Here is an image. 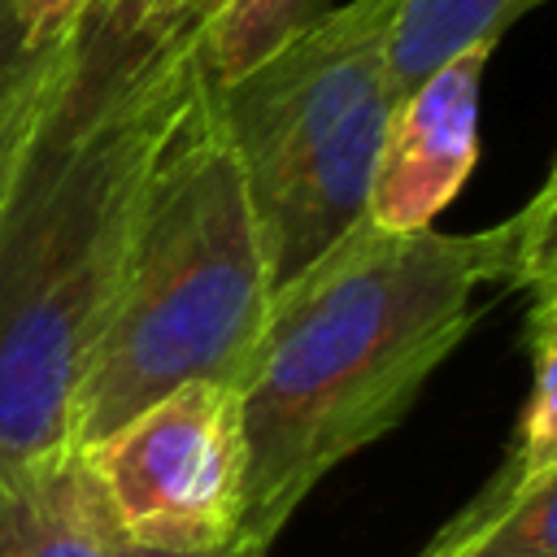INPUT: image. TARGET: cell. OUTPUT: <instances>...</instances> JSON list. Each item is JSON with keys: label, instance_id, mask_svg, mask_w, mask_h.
Returning <instances> with one entry per match:
<instances>
[{"label": "cell", "instance_id": "obj_10", "mask_svg": "<svg viewBox=\"0 0 557 557\" xmlns=\"http://www.w3.org/2000/svg\"><path fill=\"white\" fill-rule=\"evenodd\" d=\"M331 9V0H222L200 30V57L213 87L235 83L283 39L305 30Z\"/></svg>", "mask_w": 557, "mask_h": 557}, {"label": "cell", "instance_id": "obj_14", "mask_svg": "<svg viewBox=\"0 0 557 557\" xmlns=\"http://www.w3.org/2000/svg\"><path fill=\"white\" fill-rule=\"evenodd\" d=\"M91 4L96 0H9L17 30H22L30 52H48V48L70 44L78 35L83 17L91 13Z\"/></svg>", "mask_w": 557, "mask_h": 557}, {"label": "cell", "instance_id": "obj_12", "mask_svg": "<svg viewBox=\"0 0 557 557\" xmlns=\"http://www.w3.org/2000/svg\"><path fill=\"white\" fill-rule=\"evenodd\" d=\"M70 52H74V44L65 48V57H61V61H57L30 91H22V96L0 113V209H4L9 187H13V178H17L22 161H26L30 139H35V131H39V117H44L48 100L57 96V83H61L65 65H70Z\"/></svg>", "mask_w": 557, "mask_h": 557}, {"label": "cell", "instance_id": "obj_7", "mask_svg": "<svg viewBox=\"0 0 557 557\" xmlns=\"http://www.w3.org/2000/svg\"><path fill=\"white\" fill-rule=\"evenodd\" d=\"M0 557H117L113 522L78 453H0Z\"/></svg>", "mask_w": 557, "mask_h": 557}, {"label": "cell", "instance_id": "obj_1", "mask_svg": "<svg viewBox=\"0 0 557 557\" xmlns=\"http://www.w3.org/2000/svg\"><path fill=\"white\" fill-rule=\"evenodd\" d=\"M553 178L496 226L379 231L366 218L270 296L239 387L248 440L244 548L270 553L305 496L396 431L479 318L483 287H557Z\"/></svg>", "mask_w": 557, "mask_h": 557}, {"label": "cell", "instance_id": "obj_13", "mask_svg": "<svg viewBox=\"0 0 557 557\" xmlns=\"http://www.w3.org/2000/svg\"><path fill=\"white\" fill-rule=\"evenodd\" d=\"M70 44H74V39H70ZM70 44L48 48V52H30L26 39H22V30H17V17H13L9 0H0V113H4L22 91H30V87L65 57Z\"/></svg>", "mask_w": 557, "mask_h": 557}, {"label": "cell", "instance_id": "obj_11", "mask_svg": "<svg viewBox=\"0 0 557 557\" xmlns=\"http://www.w3.org/2000/svg\"><path fill=\"white\" fill-rule=\"evenodd\" d=\"M218 4L222 0H96L91 13L139 44H170L200 35Z\"/></svg>", "mask_w": 557, "mask_h": 557}, {"label": "cell", "instance_id": "obj_5", "mask_svg": "<svg viewBox=\"0 0 557 557\" xmlns=\"http://www.w3.org/2000/svg\"><path fill=\"white\" fill-rule=\"evenodd\" d=\"M396 0H348L283 39L235 83L213 87L248 205L287 187L361 109L392 100L387 26Z\"/></svg>", "mask_w": 557, "mask_h": 557}, {"label": "cell", "instance_id": "obj_2", "mask_svg": "<svg viewBox=\"0 0 557 557\" xmlns=\"http://www.w3.org/2000/svg\"><path fill=\"white\" fill-rule=\"evenodd\" d=\"M205 83L200 35L139 44L83 17L0 209V453H74L78 379L148 183Z\"/></svg>", "mask_w": 557, "mask_h": 557}, {"label": "cell", "instance_id": "obj_3", "mask_svg": "<svg viewBox=\"0 0 557 557\" xmlns=\"http://www.w3.org/2000/svg\"><path fill=\"white\" fill-rule=\"evenodd\" d=\"M270 270L248 187L200 87L148 183L104 326L70 405V448H87L178 383L244 387L270 322Z\"/></svg>", "mask_w": 557, "mask_h": 557}, {"label": "cell", "instance_id": "obj_15", "mask_svg": "<svg viewBox=\"0 0 557 557\" xmlns=\"http://www.w3.org/2000/svg\"><path fill=\"white\" fill-rule=\"evenodd\" d=\"M117 557H261V553H148V548H131V544H117Z\"/></svg>", "mask_w": 557, "mask_h": 557}, {"label": "cell", "instance_id": "obj_9", "mask_svg": "<svg viewBox=\"0 0 557 557\" xmlns=\"http://www.w3.org/2000/svg\"><path fill=\"white\" fill-rule=\"evenodd\" d=\"M544 0H396L387 26V91L400 100L426 74L466 52H492L500 35Z\"/></svg>", "mask_w": 557, "mask_h": 557}, {"label": "cell", "instance_id": "obj_6", "mask_svg": "<svg viewBox=\"0 0 557 557\" xmlns=\"http://www.w3.org/2000/svg\"><path fill=\"white\" fill-rule=\"evenodd\" d=\"M492 52H466L392 104L370 178L366 222L379 231H431L479 165V96Z\"/></svg>", "mask_w": 557, "mask_h": 557}, {"label": "cell", "instance_id": "obj_4", "mask_svg": "<svg viewBox=\"0 0 557 557\" xmlns=\"http://www.w3.org/2000/svg\"><path fill=\"white\" fill-rule=\"evenodd\" d=\"M78 457L117 544L148 553L244 548L248 440L239 387L178 383Z\"/></svg>", "mask_w": 557, "mask_h": 557}, {"label": "cell", "instance_id": "obj_8", "mask_svg": "<svg viewBox=\"0 0 557 557\" xmlns=\"http://www.w3.org/2000/svg\"><path fill=\"white\" fill-rule=\"evenodd\" d=\"M418 557H557V461L509 448Z\"/></svg>", "mask_w": 557, "mask_h": 557}]
</instances>
